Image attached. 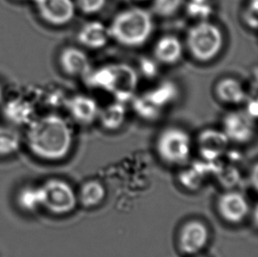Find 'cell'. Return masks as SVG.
<instances>
[{"label": "cell", "instance_id": "6da1fadb", "mask_svg": "<svg viewBox=\"0 0 258 257\" xmlns=\"http://www.w3.org/2000/svg\"><path fill=\"white\" fill-rule=\"evenodd\" d=\"M25 143L32 154L46 161H58L69 154L74 135L67 120L55 114L36 117L27 126Z\"/></svg>", "mask_w": 258, "mask_h": 257}, {"label": "cell", "instance_id": "7a4b0ae2", "mask_svg": "<svg viewBox=\"0 0 258 257\" xmlns=\"http://www.w3.org/2000/svg\"><path fill=\"white\" fill-rule=\"evenodd\" d=\"M110 38L122 45L138 47L144 44L154 30L150 13L139 7L129 8L119 13L108 27Z\"/></svg>", "mask_w": 258, "mask_h": 257}, {"label": "cell", "instance_id": "3957f363", "mask_svg": "<svg viewBox=\"0 0 258 257\" xmlns=\"http://www.w3.org/2000/svg\"><path fill=\"white\" fill-rule=\"evenodd\" d=\"M224 39L222 32L216 25L201 21L189 28L187 46L192 56L200 62H209L220 54Z\"/></svg>", "mask_w": 258, "mask_h": 257}, {"label": "cell", "instance_id": "277c9868", "mask_svg": "<svg viewBox=\"0 0 258 257\" xmlns=\"http://www.w3.org/2000/svg\"><path fill=\"white\" fill-rule=\"evenodd\" d=\"M42 208L54 215H66L73 212L77 205V197L74 188L67 181L49 179L40 185Z\"/></svg>", "mask_w": 258, "mask_h": 257}, {"label": "cell", "instance_id": "5b68a950", "mask_svg": "<svg viewBox=\"0 0 258 257\" xmlns=\"http://www.w3.org/2000/svg\"><path fill=\"white\" fill-rule=\"evenodd\" d=\"M159 155L165 162L181 165L189 158L191 152V139L182 128L170 127L165 128L156 143Z\"/></svg>", "mask_w": 258, "mask_h": 257}, {"label": "cell", "instance_id": "8992f818", "mask_svg": "<svg viewBox=\"0 0 258 257\" xmlns=\"http://www.w3.org/2000/svg\"><path fill=\"white\" fill-rule=\"evenodd\" d=\"M111 78L107 92L121 102L134 98L139 83V76L132 66L126 63H112Z\"/></svg>", "mask_w": 258, "mask_h": 257}, {"label": "cell", "instance_id": "52a82bcc", "mask_svg": "<svg viewBox=\"0 0 258 257\" xmlns=\"http://www.w3.org/2000/svg\"><path fill=\"white\" fill-rule=\"evenodd\" d=\"M40 17L52 26H63L72 21L75 15L73 0H32Z\"/></svg>", "mask_w": 258, "mask_h": 257}, {"label": "cell", "instance_id": "ba28073f", "mask_svg": "<svg viewBox=\"0 0 258 257\" xmlns=\"http://www.w3.org/2000/svg\"><path fill=\"white\" fill-rule=\"evenodd\" d=\"M223 132L229 141L248 142L255 134L253 119L248 113L230 112L224 117Z\"/></svg>", "mask_w": 258, "mask_h": 257}, {"label": "cell", "instance_id": "9c48e42d", "mask_svg": "<svg viewBox=\"0 0 258 257\" xmlns=\"http://www.w3.org/2000/svg\"><path fill=\"white\" fill-rule=\"evenodd\" d=\"M209 240V230L204 223L193 220L181 228L179 246L184 254H197L202 251Z\"/></svg>", "mask_w": 258, "mask_h": 257}, {"label": "cell", "instance_id": "30bf717a", "mask_svg": "<svg viewBox=\"0 0 258 257\" xmlns=\"http://www.w3.org/2000/svg\"><path fill=\"white\" fill-rule=\"evenodd\" d=\"M220 216L231 224L241 223L248 216L249 205L247 199L238 192H227L218 200Z\"/></svg>", "mask_w": 258, "mask_h": 257}, {"label": "cell", "instance_id": "8fae6325", "mask_svg": "<svg viewBox=\"0 0 258 257\" xmlns=\"http://www.w3.org/2000/svg\"><path fill=\"white\" fill-rule=\"evenodd\" d=\"M228 143L229 139L223 132L213 128L203 131L198 139L199 153L208 161L219 159L227 150Z\"/></svg>", "mask_w": 258, "mask_h": 257}, {"label": "cell", "instance_id": "7c38bea8", "mask_svg": "<svg viewBox=\"0 0 258 257\" xmlns=\"http://www.w3.org/2000/svg\"><path fill=\"white\" fill-rule=\"evenodd\" d=\"M66 106L72 117L83 124L94 122L100 111L96 101L83 94H78L68 99Z\"/></svg>", "mask_w": 258, "mask_h": 257}, {"label": "cell", "instance_id": "4fadbf2b", "mask_svg": "<svg viewBox=\"0 0 258 257\" xmlns=\"http://www.w3.org/2000/svg\"><path fill=\"white\" fill-rule=\"evenodd\" d=\"M59 63L63 72L70 76L85 77L91 71L87 54L75 47H68L62 50Z\"/></svg>", "mask_w": 258, "mask_h": 257}, {"label": "cell", "instance_id": "5bb4252c", "mask_svg": "<svg viewBox=\"0 0 258 257\" xmlns=\"http://www.w3.org/2000/svg\"><path fill=\"white\" fill-rule=\"evenodd\" d=\"M110 39V34L107 26L100 21H91L84 25L78 33V40L88 49L103 48Z\"/></svg>", "mask_w": 258, "mask_h": 257}, {"label": "cell", "instance_id": "9a60e30c", "mask_svg": "<svg viewBox=\"0 0 258 257\" xmlns=\"http://www.w3.org/2000/svg\"><path fill=\"white\" fill-rule=\"evenodd\" d=\"M4 115L14 125H27L35 118V108L22 98H14L4 105Z\"/></svg>", "mask_w": 258, "mask_h": 257}, {"label": "cell", "instance_id": "2e32d148", "mask_svg": "<svg viewBox=\"0 0 258 257\" xmlns=\"http://www.w3.org/2000/svg\"><path fill=\"white\" fill-rule=\"evenodd\" d=\"M154 56L161 63L174 65L181 59L182 46L180 40L174 35H164L154 46Z\"/></svg>", "mask_w": 258, "mask_h": 257}, {"label": "cell", "instance_id": "e0dca14e", "mask_svg": "<svg viewBox=\"0 0 258 257\" xmlns=\"http://www.w3.org/2000/svg\"><path fill=\"white\" fill-rule=\"evenodd\" d=\"M215 94L219 100L227 104H239L247 97L241 82L234 78L220 80L215 87Z\"/></svg>", "mask_w": 258, "mask_h": 257}, {"label": "cell", "instance_id": "ac0fdd59", "mask_svg": "<svg viewBox=\"0 0 258 257\" xmlns=\"http://www.w3.org/2000/svg\"><path fill=\"white\" fill-rule=\"evenodd\" d=\"M126 108L123 102L115 101L100 109L97 118L101 126L108 131H116L125 121Z\"/></svg>", "mask_w": 258, "mask_h": 257}, {"label": "cell", "instance_id": "d6986e66", "mask_svg": "<svg viewBox=\"0 0 258 257\" xmlns=\"http://www.w3.org/2000/svg\"><path fill=\"white\" fill-rule=\"evenodd\" d=\"M16 203L19 208L27 213H35L40 211L42 209L40 186H23L18 191Z\"/></svg>", "mask_w": 258, "mask_h": 257}, {"label": "cell", "instance_id": "ffe728a7", "mask_svg": "<svg viewBox=\"0 0 258 257\" xmlns=\"http://www.w3.org/2000/svg\"><path fill=\"white\" fill-rule=\"evenodd\" d=\"M145 94L156 107L163 111V109L171 104L177 97L178 89L175 84L165 81L153 89L147 91Z\"/></svg>", "mask_w": 258, "mask_h": 257}, {"label": "cell", "instance_id": "44dd1931", "mask_svg": "<svg viewBox=\"0 0 258 257\" xmlns=\"http://www.w3.org/2000/svg\"><path fill=\"white\" fill-rule=\"evenodd\" d=\"M22 145V137L16 128L0 125V157H7L17 153Z\"/></svg>", "mask_w": 258, "mask_h": 257}, {"label": "cell", "instance_id": "7402d4cb", "mask_svg": "<svg viewBox=\"0 0 258 257\" xmlns=\"http://www.w3.org/2000/svg\"><path fill=\"white\" fill-rule=\"evenodd\" d=\"M106 190L97 181H91L83 185L80 192V200L85 207H95L104 200Z\"/></svg>", "mask_w": 258, "mask_h": 257}, {"label": "cell", "instance_id": "603a6c76", "mask_svg": "<svg viewBox=\"0 0 258 257\" xmlns=\"http://www.w3.org/2000/svg\"><path fill=\"white\" fill-rule=\"evenodd\" d=\"M133 108L140 117L148 120V121H154L159 118L162 114V110L161 108H158L152 101L147 98L146 94H141L138 97L133 98Z\"/></svg>", "mask_w": 258, "mask_h": 257}, {"label": "cell", "instance_id": "cb8c5ba5", "mask_svg": "<svg viewBox=\"0 0 258 257\" xmlns=\"http://www.w3.org/2000/svg\"><path fill=\"white\" fill-rule=\"evenodd\" d=\"M183 0H154L153 11L161 17H171L180 10Z\"/></svg>", "mask_w": 258, "mask_h": 257}, {"label": "cell", "instance_id": "d4e9b609", "mask_svg": "<svg viewBox=\"0 0 258 257\" xmlns=\"http://www.w3.org/2000/svg\"><path fill=\"white\" fill-rule=\"evenodd\" d=\"M107 0H76L78 8L85 14H94L102 10Z\"/></svg>", "mask_w": 258, "mask_h": 257}, {"label": "cell", "instance_id": "484cf974", "mask_svg": "<svg viewBox=\"0 0 258 257\" xmlns=\"http://www.w3.org/2000/svg\"><path fill=\"white\" fill-rule=\"evenodd\" d=\"M258 0H250L244 13V21L249 28H257Z\"/></svg>", "mask_w": 258, "mask_h": 257}, {"label": "cell", "instance_id": "4316f807", "mask_svg": "<svg viewBox=\"0 0 258 257\" xmlns=\"http://www.w3.org/2000/svg\"><path fill=\"white\" fill-rule=\"evenodd\" d=\"M4 90L3 87H1V85H0V105L3 103L4 101Z\"/></svg>", "mask_w": 258, "mask_h": 257}, {"label": "cell", "instance_id": "83f0119b", "mask_svg": "<svg viewBox=\"0 0 258 257\" xmlns=\"http://www.w3.org/2000/svg\"><path fill=\"white\" fill-rule=\"evenodd\" d=\"M122 1H125L128 3H137V2H142L144 0H122Z\"/></svg>", "mask_w": 258, "mask_h": 257}, {"label": "cell", "instance_id": "f1b7e54d", "mask_svg": "<svg viewBox=\"0 0 258 257\" xmlns=\"http://www.w3.org/2000/svg\"><path fill=\"white\" fill-rule=\"evenodd\" d=\"M20 1H32V0H20Z\"/></svg>", "mask_w": 258, "mask_h": 257}, {"label": "cell", "instance_id": "f546056e", "mask_svg": "<svg viewBox=\"0 0 258 257\" xmlns=\"http://www.w3.org/2000/svg\"><path fill=\"white\" fill-rule=\"evenodd\" d=\"M196 1H206V0H196Z\"/></svg>", "mask_w": 258, "mask_h": 257}, {"label": "cell", "instance_id": "4dcf8cb0", "mask_svg": "<svg viewBox=\"0 0 258 257\" xmlns=\"http://www.w3.org/2000/svg\"><path fill=\"white\" fill-rule=\"evenodd\" d=\"M199 257H202V256H199Z\"/></svg>", "mask_w": 258, "mask_h": 257}]
</instances>
